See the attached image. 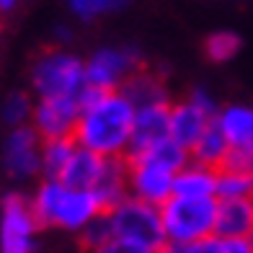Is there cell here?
<instances>
[{
	"label": "cell",
	"instance_id": "1",
	"mask_svg": "<svg viewBox=\"0 0 253 253\" xmlns=\"http://www.w3.org/2000/svg\"><path fill=\"white\" fill-rule=\"evenodd\" d=\"M80 117L73 140L78 147L101 158H122L129 153L137 106L122 90L85 88L80 93Z\"/></svg>",
	"mask_w": 253,
	"mask_h": 253
},
{
	"label": "cell",
	"instance_id": "2",
	"mask_svg": "<svg viewBox=\"0 0 253 253\" xmlns=\"http://www.w3.org/2000/svg\"><path fill=\"white\" fill-rule=\"evenodd\" d=\"M29 204L39 227H60L67 233H80L103 212L93 191L73 189L65 186L62 181L49 178H44V183L34 191Z\"/></svg>",
	"mask_w": 253,
	"mask_h": 253
},
{
	"label": "cell",
	"instance_id": "3",
	"mask_svg": "<svg viewBox=\"0 0 253 253\" xmlns=\"http://www.w3.org/2000/svg\"><path fill=\"white\" fill-rule=\"evenodd\" d=\"M31 85L39 98H80L88 88L85 60L67 49L44 52L31 67Z\"/></svg>",
	"mask_w": 253,
	"mask_h": 253
},
{
	"label": "cell",
	"instance_id": "4",
	"mask_svg": "<svg viewBox=\"0 0 253 253\" xmlns=\"http://www.w3.org/2000/svg\"><path fill=\"white\" fill-rule=\"evenodd\" d=\"M214 214H217V199L170 197L160 207V222H163L166 243L183 248L194 243V240L214 235Z\"/></svg>",
	"mask_w": 253,
	"mask_h": 253
},
{
	"label": "cell",
	"instance_id": "5",
	"mask_svg": "<svg viewBox=\"0 0 253 253\" xmlns=\"http://www.w3.org/2000/svg\"><path fill=\"white\" fill-rule=\"evenodd\" d=\"M106 220L111 225L114 238H124L145 248H160L166 243L163 222H160V207L145 204L134 197H124L117 207L106 210Z\"/></svg>",
	"mask_w": 253,
	"mask_h": 253
},
{
	"label": "cell",
	"instance_id": "6",
	"mask_svg": "<svg viewBox=\"0 0 253 253\" xmlns=\"http://www.w3.org/2000/svg\"><path fill=\"white\" fill-rule=\"evenodd\" d=\"M217 111L220 106H217L214 96L204 88H197L189 98L170 106V140L181 145L186 153H191V147L207 132V126L214 122Z\"/></svg>",
	"mask_w": 253,
	"mask_h": 253
},
{
	"label": "cell",
	"instance_id": "7",
	"mask_svg": "<svg viewBox=\"0 0 253 253\" xmlns=\"http://www.w3.org/2000/svg\"><path fill=\"white\" fill-rule=\"evenodd\" d=\"M39 222L21 194H8L0 204V253H34Z\"/></svg>",
	"mask_w": 253,
	"mask_h": 253
},
{
	"label": "cell",
	"instance_id": "8",
	"mask_svg": "<svg viewBox=\"0 0 253 253\" xmlns=\"http://www.w3.org/2000/svg\"><path fill=\"white\" fill-rule=\"evenodd\" d=\"M137 67L140 52L134 47H101L85 60V83L96 90H122Z\"/></svg>",
	"mask_w": 253,
	"mask_h": 253
},
{
	"label": "cell",
	"instance_id": "9",
	"mask_svg": "<svg viewBox=\"0 0 253 253\" xmlns=\"http://www.w3.org/2000/svg\"><path fill=\"white\" fill-rule=\"evenodd\" d=\"M173 170L158 166L153 160L129 158V163H126V191H129V197L145 204L163 207L173 197Z\"/></svg>",
	"mask_w": 253,
	"mask_h": 253
},
{
	"label": "cell",
	"instance_id": "10",
	"mask_svg": "<svg viewBox=\"0 0 253 253\" xmlns=\"http://www.w3.org/2000/svg\"><path fill=\"white\" fill-rule=\"evenodd\" d=\"M80 117V101L78 98H39L34 103L31 114V129L42 140H60L73 137Z\"/></svg>",
	"mask_w": 253,
	"mask_h": 253
},
{
	"label": "cell",
	"instance_id": "11",
	"mask_svg": "<svg viewBox=\"0 0 253 253\" xmlns=\"http://www.w3.org/2000/svg\"><path fill=\"white\" fill-rule=\"evenodd\" d=\"M39 150H42V137L31 129V124L10 129L3 142L5 173L18 181L37 176L39 173Z\"/></svg>",
	"mask_w": 253,
	"mask_h": 253
},
{
	"label": "cell",
	"instance_id": "12",
	"mask_svg": "<svg viewBox=\"0 0 253 253\" xmlns=\"http://www.w3.org/2000/svg\"><path fill=\"white\" fill-rule=\"evenodd\" d=\"M170 137V103H150V106H137L129 155H140Z\"/></svg>",
	"mask_w": 253,
	"mask_h": 253
},
{
	"label": "cell",
	"instance_id": "13",
	"mask_svg": "<svg viewBox=\"0 0 253 253\" xmlns=\"http://www.w3.org/2000/svg\"><path fill=\"white\" fill-rule=\"evenodd\" d=\"M217 238H251L253 235V199H217L214 214Z\"/></svg>",
	"mask_w": 253,
	"mask_h": 253
},
{
	"label": "cell",
	"instance_id": "14",
	"mask_svg": "<svg viewBox=\"0 0 253 253\" xmlns=\"http://www.w3.org/2000/svg\"><path fill=\"white\" fill-rule=\"evenodd\" d=\"M214 124L230 147L253 150V106H248V103H227V106L217 111Z\"/></svg>",
	"mask_w": 253,
	"mask_h": 253
},
{
	"label": "cell",
	"instance_id": "15",
	"mask_svg": "<svg viewBox=\"0 0 253 253\" xmlns=\"http://www.w3.org/2000/svg\"><path fill=\"white\" fill-rule=\"evenodd\" d=\"M217 186V168L202 166L189 158V163L176 170L173 178V197L183 199H214Z\"/></svg>",
	"mask_w": 253,
	"mask_h": 253
},
{
	"label": "cell",
	"instance_id": "16",
	"mask_svg": "<svg viewBox=\"0 0 253 253\" xmlns=\"http://www.w3.org/2000/svg\"><path fill=\"white\" fill-rule=\"evenodd\" d=\"M90 191L98 199L103 212L117 207L124 197H129V191H126V163H122L119 158H106L101 176Z\"/></svg>",
	"mask_w": 253,
	"mask_h": 253
},
{
	"label": "cell",
	"instance_id": "17",
	"mask_svg": "<svg viewBox=\"0 0 253 253\" xmlns=\"http://www.w3.org/2000/svg\"><path fill=\"white\" fill-rule=\"evenodd\" d=\"M103 163H106V158H101L90 150H83V147H78L73 160L67 163L65 173H62V183L65 186H73V189H85L90 191L96 186V181L103 170Z\"/></svg>",
	"mask_w": 253,
	"mask_h": 253
},
{
	"label": "cell",
	"instance_id": "18",
	"mask_svg": "<svg viewBox=\"0 0 253 253\" xmlns=\"http://www.w3.org/2000/svg\"><path fill=\"white\" fill-rule=\"evenodd\" d=\"M78 145L73 137H60V140H42L39 150V173L49 181H60L67 163L73 160Z\"/></svg>",
	"mask_w": 253,
	"mask_h": 253
},
{
	"label": "cell",
	"instance_id": "19",
	"mask_svg": "<svg viewBox=\"0 0 253 253\" xmlns=\"http://www.w3.org/2000/svg\"><path fill=\"white\" fill-rule=\"evenodd\" d=\"M122 93L129 98L134 106H150V103H170L168 90L160 80L150 73H140L126 78V83L122 85Z\"/></svg>",
	"mask_w": 253,
	"mask_h": 253
},
{
	"label": "cell",
	"instance_id": "20",
	"mask_svg": "<svg viewBox=\"0 0 253 253\" xmlns=\"http://www.w3.org/2000/svg\"><path fill=\"white\" fill-rule=\"evenodd\" d=\"M227 150H230V145L225 142V137H222L220 129H217V124L212 122L210 126H207V132L197 140V145L191 147L189 158L197 160V163H202V166L220 168L222 160H225V155H227Z\"/></svg>",
	"mask_w": 253,
	"mask_h": 253
},
{
	"label": "cell",
	"instance_id": "21",
	"mask_svg": "<svg viewBox=\"0 0 253 253\" xmlns=\"http://www.w3.org/2000/svg\"><path fill=\"white\" fill-rule=\"evenodd\" d=\"M240 47H243V42H240V37L235 31H212L210 37L204 39V54H207V60H212L217 65H222V62H230L233 57H238Z\"/></svg>",
	"mask_w": 253,
	"mask_h": 253
},
{
	"label": "cell",
	"instance_id": "22",
	"mask_svg": "<svg viewBox=\"0 0 253 253\" xmlns=\"http://www.w3.org/2000/svg\"><path fill=\"white\" fill-rule=\"evenodd\" d=\"M132 0H65L70 13L80 21H98L103 16L119 13V10L129 8Z\"/></svg>",
	"mask_w": 253,
	"mask_h": 253
},
{
	"label": "cell",
	"instance_id": "23",
	"mask_svg": "<svg viewBox=\"0 0 253 253\" xmlns=\"http://www.w3.org/2000/svg\"><path fill=\"white\" fill-rule=\"evenodd\" d=\"M129 158L153 160V163L163 166V168H168V170H173V173L189 163V153L183 150L181 145H176L170 137H168V140H163V142H158L155 147H150V150H145V153H140V155H129Z\"/></svg>",
	"mask_w": 253,
	"mask_h": 253
},
{
	"label": "cell",
	"instance_id": "24",
	"mask_svg": "<svg viewBox=\"0 0 253 253\" xmlns=\"http://www.w3.org/2000/svg\"><path fill=\"white\" fill-rule=\"evenodd\" d=\"M31 114H34V101L21 93V90H13V93H8L0 103V117L3 122L10 126V129H16V126H26L31 122Z\"/></svg>",
	"mask_w": 253,
	"mask_h": 253
},
{
	"label": "cell",
	"instance_id": "25",
	"mask_svg": "<svg viewBox=\"0 0 253 253\" xmlns=\"http://www.w3.org/2000/svg\"><path fill=\"white\" fill-rule=\"evenodd\" d=\"M246 197H251V173L217 168L214 199H246Z\"/></svg>",
	"mask_w": 253,
	"mask_h": 253
},
{
	"label": "cell",
	"instance_id": "26",
	"mask_svg": "<svg viewBox=\"0 0 253 253\" xmlns=\"http://www.w3.org/2000/svg\"><path fill=\"white\" fill-rule=\"evenodd\" d=\"M78 235H80V240H83V246L90 248L93 253H96L103 243H109L114 235H111V225H109V220H106V212H101L93 222H88Z\"/></svg>",
	"mask_w": 253,
	"mask_h": 253
},
{
	"label": "cell",
	"instance_id": "27",
	"mask_svg": "<svg viewBox=\"0 0 253 253\" xmlns=\"http://www.w3.org/2000/svg\"><path fill=\"white\" fill-rule=\"evenodd\" d=\"M220 168L238 170V173H251L253 170V150H246V147H230Z\"/></svg>",
	"mask_w": 253,
	"mask_h": 253
},
{
	"label": "cell",
	"instance_id": "28",
	"mask_svg": "<svg viewBox=\"0 0 253 253\" xmlns=\"http://www.w3.org/2000/svg\"><path fill=\"white\" fill-rule=\"evenodd\" d=\"M96 253H153V251L140 246V243H132V240H124V238H111Z\"/></svg>",
	"mask_w": 253,
	"mask_h": 253
},
{
	"label": "cell",
	"instance_id": "29",
	"mask_svg": "<svg viewBox=\"0 0 253 253\" xmlns=\"http://www.w3.org/2000/svg\"><path fill=\"white\" fill-rule=\"evenodd\" d=\"M183 253H222V238L210 235V238L194 240V243L183 246Z\"/></svg>",
	"mask_w": 253,
	"mask_h": 253
},
{
	"label": "cell",
	"instance_id": "30",
	"mask_svg": "<svg viewBox=\"0 0 253 253\" xmlns=\"http://www.w3.org/2000/svg\"><path fill=\"white\" fill-rule=\"evenodd\" d=\"M222 253H253V235L251 238H222Z\"/></svg>",
	"mask_w": 253,
	"mask_h": 253
},
{
	"label": "cell",
	"instance_id": "31",
	"mask_svg": "<svg viewBox=\"0 0 253 253\" xmlns=\"http://www.w3.org/2000/svg\"><path fill=\"white\" fill-rule=\"evenodd\" d=\"M153 253H183V248L181 246H173V243H163L160 248H155Z\"/></svg>",
	"mask_w": 253,
	"mask_h": 253
},
{
	"label": "cell",
	"instance_id": "32",
	"mask_svg": "<svg viewBox=\"0 0 253 253\" xmlns=\"http://www.w3.org/2000/svg\"><path fill=\"white\" fill-rule=\"evenodd\" d=\"M21 0H0V13H10V10L18 8Z\"/></svg>",
	"mask_w": 253,
	"mask_h": 253
},
{
	"label": "cell",
	"instance_id": "33",
	"mask_svg": "<svg viewBox=\"0 0 253 253\" xmlns=\"http://www.w3.org/2000/svg\"><path fill=\"white\" fill-rule=\"evenodd\" d=\"M57 37H60V39H70L73 31H70V29H60V31H57Z\"/></svg>",
	"mask_w": 253,
	"mask_h": 253
},
{
	"label": "cell",
	"instance_id": "34",
	"mask_svg": "<svg viewBox=\"0 0 253 253\" xmlns=\"http://www.w3.org/2000/svg\"><path fill=\"white\" fill-rule=\"evenodd\" d=\"M251 199H253V170H251Z\"/></svg>",
	"mask_w": 253,
	"mask_h": 253
}]
</instances>
